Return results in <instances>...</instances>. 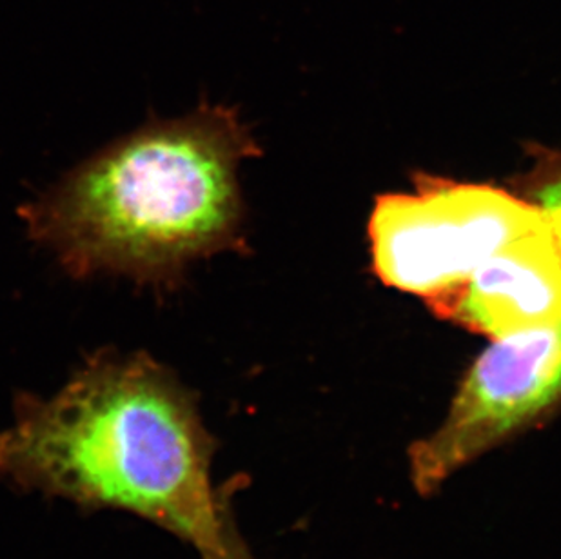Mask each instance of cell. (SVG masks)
<instances>
[{
	"label": "cell",
	"mask_w": 561,
	"mask_h": 559,
	"mask_svg": "<svg viewBox=\"0 0 561 559\" xmlns=\"http://www.w3.org/2000/svg\"><path fill=\"white\" fill-rule=\"evenodd\" d=\"M201 556L202 559H254L244 539L234 527L233 517H229L217 544L211 545L209 549L202 550Z\"/></svg>",
	"instance_id": "52a82bcc"
},
{
	"label": "cell",
	"mask_w": 561,
	"mask_h": 559,
	"mask_svg": "<svg viewBox=\"0 0 561 559\" xmlns=\"http://www.w3.org/2000/svg\"><path fill=\"white\" fill-rule=\"evenodd\" d=\"M543 226L541 213L508 191L422 179L414 193L376 201L369 224L373 264L387 285L427 300Z\"/></svg>",
	"instance_id": "3957f363"
},
{
	"label": "cell",
	"mask_w": 561,
	"mask_h": 559,
	"mask_svg": "<svg viewBox=\"0 0 561 559\" xmlns=\"http://www.w3.org/2000/svg\"><path fill=\"white\" fill-rule=\"evenodd\" d=\"M436 317L491 340L561 317V251L549 227L516 238L460 284L427 298Z\"/></svg>",
	"instance_id": "5b68a950"
},
{
	"label": "cell",
	"mask_w": 561,
	"mask_h": 559,
	"mask_svg": "<svg viewBox=\"0 0 561 559\" xmlns=\"http://www.w3.org/2000/svg\"><path fill=\"white\" fill-rule=\"evenodd\" d=\"M519 190V196L541 213L561 251V151H536Z\"/></svg>",
	"instance_id": "8992f818"
},
{
	"label": "cell",
	"mask_w": 561,
	"mask_h": 559,
	"mask_svg": "<svg viewBox=\"0 0 561 559\" xmlns=\"http://www.w3.org/2000/svg\"><path fill=\"white\" fill-rule=\"evenodd\" d=\"M561 409V317L491 340L467 369L438 427L408 450L409 480L433 497L494 448Z\"/></svg>",
	"instance_id": "277c9868"
},
{
	"label": "cell",
	"mask_w": 561,
	"mask_h": 559,
	"mask_svg": "<svg viewBox=\"0 0 561 559\" xmlns=\"http://www.w3.org/2000/svg\"><path fill=\"white\" fill-rule=\"evenodd\" d=\"M253 151L228 107L151 122L22 207V223L73 278L171 289L193 262L239 242V168Z\"/></svg>",
	"instance_id": "7a4b0ae2"
},
{
	"label": "cell",
	"mask_w": 561,
	"mask_h": 559,
	"mask_svg": "<svg viewBox=\"0 0 561 559\" xmlns=\"http://www.w3.org/2000/svg\"><path fill=\"white\" fill-rule=\"evenodd\" d=\"M215 442L187 387L146 353L99 351L49 398L22 396L0 431V480L88 509L131 512L193 545L222 536Z\"/></svg>",
	"instance_id": "6da1fadb"
}]
</instances>
